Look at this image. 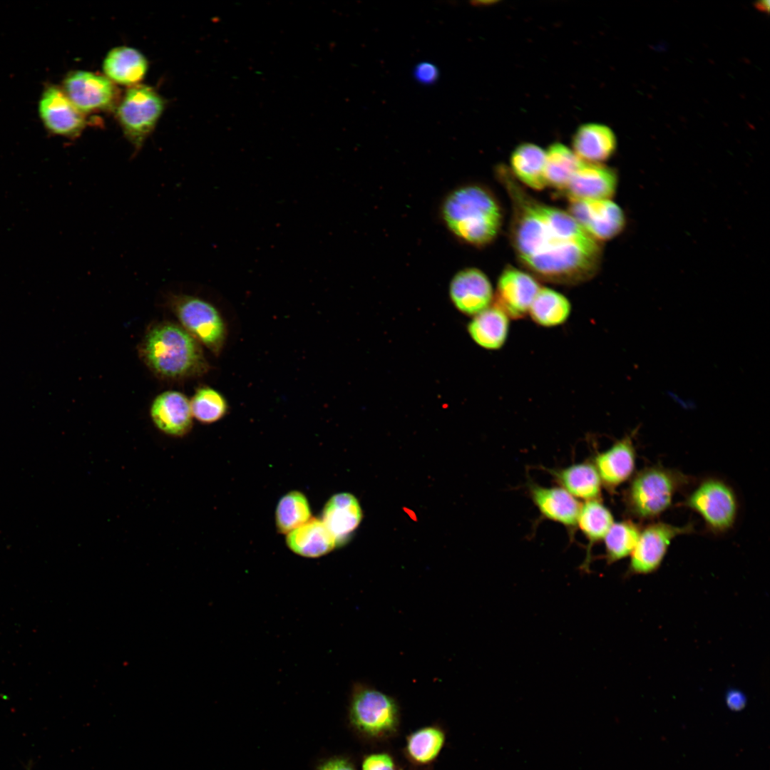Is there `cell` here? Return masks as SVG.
I'll return each mask as SVG.
<instances>
[{
  "label": "cell",
  "instance_id": "obj_33",
  "mask_svg": "<svg viewBox=\"0 0 770 770\" xmlns=\"http://www.w3.org/2000/svg\"><path fill=\"white\" fill-rule=\"evenodd\" d=\"M361 770H398V769L391 754L387 752H376L364 757Z\"/></svg>",
  "mask_w": 770,
  "mask_h": 770
},
{
  "label": "cell",
  "instance_id": "obj_38",
  "mask_svg": "<svg viewBox=\"0 0 770 770\" xmlns=\"http://www.w3.org/2000/svg\"><path fill=\"white\" fill-rule=\"evenodd\" d=\"M28 770H31V769H29Z\"/></svg>",
  "mask_w": 770,
  "mask_h": 770
},
{
  "label": "cell",
  "instance_id": "obj_4",
  "mask_svg": "<svg viewBox=\"0 0 770 770\" xmlns=\"http://www.w3.org/2000/svg\"><path fill=\"white\" fill-rule=\"evenodd\" d=\"M689 482V476L675 469L660 466L645 468L633 475L625 491L627 511L639 520L657 518Z\"/></svg>",
  "mask_w": 770,
  "mask_h": 770
},
{
  "label": "cell",
  "instance_id": "obj_34",
  "mask_svg": "<svg viewBox=\"0 0 770 770\" xmlns=\"http://www.w3.org/2000/svg\"><path fill=\"white\" fill-rule=\"evenodd\" d=\"M439 75L438 67L429 61L418 63L413 69L414 79L425 86L434 84L438 80Z\"/></svg>",
  "mask_w": 770,
  "mask_h": 770
},
{
  "label": "cell",
  "instance_id": "obj_35",
  "mask_svg": "<svg viewBox=\"0 0 770 770\" xmlns=\"http://www.w3.org/2000/svg\"><path fill=\"white\" fill-rule=\"evenodd\" d=\"M317 770H356V769L348 759L337 756L324 761Z\"/></svg>",
  "mask_w": 770,
  "mask_h": 770
},
{
  "label": "cell",
  "instance_id": "obj_19",
  "mask_svg": "<svg viewBox=\"0 0 770 770\" xmlns=\"http://www.w3.org/2000/svg\"><path fill=\"white\" fill-rule=\"evenodd\" d=\"M362 510L357 498L349 493L332 496L325 504L322 520L334 536L337 545L342 544L358 528Z\"/></svg>",
  "mask_w": 770,
  "mask_h": 770
},
{
  "label": "cell",
  "instance_id": "obj_20",
  "mask_svg": "<svg viewBox=\"0 0 770 770\" xmlns=\"http://www.w3.org/2000/svg\"><path fill=\"white\" fill-rule=\"evenodd\" d=\"M572 145L574 153L580 160L600 164L615 153L617 140L609 127L598 123H587L577 129Z\"/></svg>",
  "mask_w": 770,
  "mask_h": 770
},
{
  "label": "cell",
  "instance_id": "obj_10",
  "mask_svg": "<svg viewBox=\"0 0 770 770\" xmlns=\"http://www.w3.org/2000/svg\"><path fill=\"white\" fill-rule=\"evenodd\" d=\"M568 213L598 242L614 238L626 224L622 210L610 199L570 200Z\"/></svg>",
  "mask_w": 770,
  "mask_h": 770
},
{
  "label": "cell",
  "instance_id": "obj_6",
  "mask_svg": "<svg viewBox=\"0 0 770 770\" xmlns=\"http://www.w3.org/2000/svg\"><path fill=\"white\" fill-rule=\"evenodd\" d=\"M168 304L181 326L214 354L222 351L227 338L225 322L219 310L199 297L170 293Z\"/></svg>",
  "mask_w": 770,
  "mask_h": 770
},
{
  "label": "cell",
  "instance_id": "obj_8",
  "mask_svg": "<svg viewBox=\"0 0 770 770\" xmlns=\"http://www.w3.org/2000/svg\"><path fill=\"white\" fill-rule=\"evenodd\" d=\"M164 109V101L151 87L135 85L125 93L118 117L126 138L138 151L152 132Z\"/></svg>",
  "mask_w": 770,
  "mask_h": 770
},
{
  "label": "cell",
  "instance_id": "obj_9",
  "mask_svg": "<svg viewBox=\"0 0 770 770\" xmlns=\"http://www.w3.org/2000/svg\"><path fill=\"white\" fill-rule=\"evenodd\" d=\"M692 524L676 526L654 522L642 528L637 545L630 555L628 575L649 574L660 566L672 541L679 535L692 533Z\"/></svg>",
  "mask_w": 770,
  "mask_h": 770
},
{
  "label": "cell",
  "instance_id": "obj_1",
  "mask_svg": "<svg viewBox=\"0 0 770 770\" xmlns=\"http://www.w3.org/2000/svg\"><path fill=\"white\" fill-rule=\"evenodd\" d=\"M511 200L510 237L520 262L540 279L560 284L585 282L597 272L602 249L567 212L540 202L500 170Z\"/></svg>",
  "mask_w": 770,
  "mask_h": 770
},
{
  "label": "cell",
  "instance_id": "obj_17",
  "mask_svg": "<svg viewBox=\"0 0 770 770\" xmlns=\"http://www.w3.org/2000/svg\"><path fill=\"white\" fill-rule=\"evenodd\" d=\"M150 416L158 429L173 436H183L192 426L190 401L176 391L157 396L151 404Z\"/></svg>",
  "mask_w": 770,
  "mask_h": 770
},
{
  "label": "cell",
  "instance_id": "obj_7",
  "mask_svg": "<svg viewBox=\"0 0 770 770\" xmlns=\"http://www.w3.org/2000/svg\"><path fill=\"white\" fill-rule=\"evenodd\" d=\"M682 505L698 513L708 530L717 534L729 530L738 513L734 490L724 481L714 478L703 480Z\"/></svg>",
  "mask_w": 770,
  "mask_h": 770
},
{
  "label": "cell",
  "instance_id": "obj_37",
  "mask_svg": "<svg viewBox=\"0 0 770 770\" xmlns=\"http://www.w3.org/2000/svg\"><path fill=\"white\" fill-rule=\"evenodd\" d=\"M757 9L762 11H769V1H761L757 2L756 4Z\"/></svg>",
  "mask_w": 770,
  "mask_h": 770
},
{
  "label": "cell",
  "instance_id": "obj_27",
  "mask_svg": "<svg viewBox=\"0 0 770 770\" xmlns=\"http://www.w3.org/2000/svg\"><path fill=\"white\" fill-rule=\"evenodd\" d=\"M570 312V303L563 294L548 287H540L528 314L537 324L550 327L563 324Z\"/></svg>",
  "mask_w": 770,
  "mask_h": 770
},
{
  "label": "cell",
  "instance_id": "obj_11",
  "mask_svg": "<svg viewBox=\"0 0 770 770\" xmlns=\"http://www.w3.org/2000/svg\"><path fill=\"white\" fill-rule=\"evenodd\" d=\"M38 109L46 129L53 135L74 138L78 137L86 127L85 114L57 86H46L41 93Z\"/></svg>",
  "mask_w": 770,
  "mask_h": 770
},
{
  "label": "cell",
  "instance_id": "obj_26",
  "mask_svg": "<svg viewBox=\"0 0 770 770\" xmlns=\"http://www.w3.org/2000/svg\"><path fill=\"white\" fill-rule=\"evenodd\" d=\"M445 741V732L439 726L423 727L408 735L404 754L415 765H429L437 759Z\"/></svg>",
  "mask_w": 770,
  "mask_h": 770
},
{
  "label": "cell",
  "instance_id": "obj_32",
  "mask_svg": "<svg viewBox=\"0 0 770 770\" xmlns=\"http://www.w3.org/2000/svg\"><path fill=\"white\" fill-rule=\"evenodd\" d=\"M190 405L192 417L204 423L219 421L228 410L224 396L215 389L206 386L196 390Z\"/></svg>",
  "mask_w": 770,
  "mask_h": 770
},
{
  "label": "cell",
  "instance_id": "obj_14",
  "mask_svg": "<svg viewBox=\"0 0 770 770\" xmlns=\"http://www.w3.org/2000/svg\"><path fill=\"white\" fill-rule=\"evenodd\" d=\"M449 293L452 302L461 312L474 316L489 307L493 297L488 277L473 267L461 270L454 275Z\"/></svg>",
  "mask_w": 770,
  "mask_h": 770
},
{
  "label": "cell",
  "instance_id": "obj_13",
  "mask_svg": "<svg viewBox=\"0 0 770 770\" xmlns=\"http://www.w3.org/2000/svg\"><path fill=\"white\" fill-rule=\"evenodd\" d=\"M540 288L531 275L516 268L508 267L498 279L495 304L509 318L521 319L528 314Z\"/></svg>",
  "mask_w": 770,
  "mask_h": 770
},
{
  "label": "cell",
  "instance_id": "obj_29",
  "mask_svg": "<svg viewBox=\"0 0 770 770\" xmlns=\"http://www.w3.org/2000/svg\"><path fill=\"white\" fill-rule=\"evenodd\" d=\"M581 161L563 144H552L545 152L544 174L546 185L565 190Z\"/></svg>",
  "mask_w": 770,
  "mask_h": 770
},
{
  "label": "cell",
  "instance_id": "obj_22",
  "mask_svg": "<svg viewBox=\"0 0 770 770\" xmlns=\"http://www.w3.org/2000/svg\"><path fill=\"white\" fill-rule=\"evenodd\" d=\"M558 484L576 499H600L602 482L593 463L585 461L552 470Z\"/></svg>",
  "mask_w": 770,
  "mask_h": 770
},
{
  "label": "cell",
  "instance_id": "obj_2",
  "mask_svg": "<svg viewBox=\"0 0 770 770\" xmlns=\"http://www.w3.org/2000/svg\"><path fill=\"white\" fill-rule=\"evenodd\" d=\"M140 353L148 367L163 379L200 376L210 369L200 344L182 326L170 322L156 324L148 329Z\"/></svg>",
  "mask_w": 770,
  "mask_h": 770
},
{
  "label": "cell",
  "instance_id": "obj_28",
  "mask_svg": "<svg viewBox=\"0 0 770 770\" xmlns=\"http://www.w3.org/2000/svg\"><path fill=\"white\" fill-rule=\"evenodd\" d=\"M614 523L610 509L600 499L585 501L581 504L577 518L576 526L589 543L588 549L595 543L603 540Z\"/></svg>",
  "mask_w": 770,
  "mask_h": 770
},
{
  "label": "cell",
  "instance_id": "obj_16",
  "mask_svg": "<svg viewBox=\"0 0 770 770\" xmlns=\"http://www.w3.org/2000/svg\"><path fill=\"white\" fill-rule=\"evenodd\" d=\"M617 185L615 170L597 163L581 161L565 188L570 200L610 199Z\"/></svg>",
  "mask_w": 770,
  "mask_h": 770
},
{
  "label": "cell",
  "instance_id": "obj_18",
  "mask_svg": "<svg viewBox=\"0 0 770 770\" xmlns=\"http://www.w3.org/2000/svg\"><path fill=\"white\" fill-rule=\"evenodd\" d=\"M529 492L532 501L545 518L570 529L576 526L581 504L564 488L531 483Z\"/></svg>",
  "mask_w": 770,
  "mask_h": 770
},
{
  "label": "cell",
  "instance_id": "obj_23",
  "mask_svg": "<svg viewBox=\"0 0 770 770\" xmlns=\"http://www.w3.org/2000/svg\"><path fill=\"white\" fill-rule=\"evenodd\" d=\"M287 546L304 557L317 558L332 551L337 545L322 520L311 518L287 534Z\"/></svg>",
  "mask_w": 770,
  "mask_h": 770
},
{
  "label": "cell",
  "instance_id": "obj_3",
  "mask_svg": "<svg viewBox=\"0 0 770 770\" xmlns=\"http://www.w3.org/2000/svg\"><path fill=\"white\" fill-rule=\"evenodd\" d=\"M443 220L452 234L473 245H484L497 235L502 215L494 196L477 185H464L448 194L441 207Z\"/></svg>",
  "mask_w": 770,
  "mask_h": 770
},
{
  "label": "cell",
  "instance_id": "obj_15",
  "mask_svg": "<svg viewBox=\"0 0 770 770\" xmlns=\"http://www.w3.org/2000/svg\"><path fill=\"white\" fill-rule=\"evenodd\" d=\"M626 435L607 450L598 453L593 464L602 485L610 492L632 477L636 464V450L632 436Z\"/></svg>",
  "mask_w": 770,
  "mask_h": 770
},
{
  "label": "cell",
  "instance_id": "obj_25",
  "mask_svg": "<svg viewBox=\"0 0 770 770\" xmlns=\"http://www.w3.org/2000/svg\"><path fill=\"white\" fill-rule=\"evenodd\" d=\"M545 162V152L530 143H522L515 148L510 160L514 175L529 188L537 190L546 186Z\"/></svg>",
  "mask_w": 770,
  "mask_h": 770
},
{
  "label": "cell",
  "instance_id": "obj_21",
  "mask_svg": "<svg viewBox=\"0 0 770 770\" xmlns=\"http://www.w3.org/2000/svg\"><path fill=\"white\" fill-rule=\"evenodd\" d=\"M103 69L106 77L118 84L135 86L145 77L148 61L135 48L118 46L111 49L105 57Z\"/></svg>",
  "mask_w": 770,
  "mask_h": 770
},
{
  "label": "cell",
  "instance_id": "obj_12",
  "mask_svg": "<svg viewBox=\"0 0 770 770\" xmlns=\"http://www.w3.org/2000/svg\"><path fill=\"white\" fill-rule=\"evenodd\" d=\"M63 91L83 113L111 108L117 90L107 77L86 71L69 73L63 82Z\"/></svg>",
  "mask_w": 770,
  "mask_h": 770
},
{
  "label": "cell",
  "instance_id": "obj_30",
  "mask_svg": "<svg viewBox=\"0 0 770 770\" xmlns=\"http://www.w3.org/2000/svg\"><path fill=\"white\" fill-rule=\"evenodd\" d=\"M641 530V526L631 520L614 522L603 539L607 563L612 564L630 555Z\"/></svg>",
  "mask_w": 770,
  "mask_h": 770
},
{
  "label": "cell",
  "instance_id": "obj_24",
  "mask_svg": "<svg viewBox=\"0 0 770 770\" xmlns=\"http://www.w3.org/2000/svg\"><path fill=\"white\" fill-rule=\"evenodd\" d=\"M508 315L496 304L476 314L468 327L473 340L487 349H498L505 344L509 331Z\"/></svg>",
  "mask_w": 770,
  "mask_h": 770
},
{
  "label": "cell",
  "instance_id": "obj_31",
  "mask_svg": "<svg viewBox=\"0 0 770 770\" xmlns=\"http://www.w3.org/2000/svg\"><path fill=\"white\" fill-rule=\"evenodd\" d=\"M311 519V511L306 496L299 491H290L279 501L275 522L280 533L287 534Z\"/></svg>",
  "mask_w": 770,
  "mask_h": 770
},
{
  "label": "cell",
  "instance_id": "obj_36",
  "mask_svg": "<svg viewBox=\"0 0 770 770\" xmlns=\"http://www.w3.org/2000/svg\"><path fill=\"white\" fill-rule=\"evenodd\" d=\"M726 703L730 709L740 711L746 706V698L741 692L732 689L726 695Z\"/></svg>",
  "mask_w": 770,
  "mask_h": 770
},
{
  "label": "cell",
  "instance_id": "obj_5",
  "mask_svg": "<svg viewBox=\"0 0 770 770\" xmlns=\"http://www.w3.org/2000/svg\"><path fill=\"white\" fill-rule=\"evenodd\" d=\"M349 718L353 729L362 737L384 740L398 732L400 709L392 697L370 686L358 684L351 695Z\"/></svg>",
  "mask_w": 770,
  "mask_h": 770
}]
</instances>
